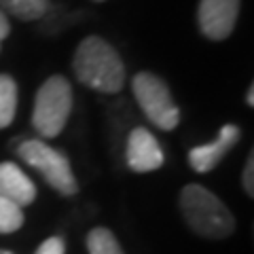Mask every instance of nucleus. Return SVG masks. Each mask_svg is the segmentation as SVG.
I'll use <instances>...</instances> for the list:
<instances>
[{
	"label": "nucleus",
	"mask_w": 254,
	"mask_h": 254,
	"mask_svg": "<svg viewBox=\"0 0 254 254\" xmlns=\"http://www.w3.org/2000/svg\"><path fill=\"white\" fill-rule=\"evenodd\" d=\"M254 155L250 153L248 161H246V168H244V174H242V182H244V190L248 193L250 197L254 195Z\"/></svg>",
	"instance_id": "2eb2a0df"
},
{
	"label": "nucleus",
	"mask_w": 254,
	"mask_h": 254,
	"mask_svg": "<svg viewBox=\"0 0 254 254\" xmlns=\"http://www.w3.org/2000/svg\"><path fill=\"white\" fill-rule=\"evenodd\" d=\"M23 225V208L0 197V235L13 233Z\"/></svg>",
	"instance_id": "ddd939ff"
},
{
	"label": "nucleus",
	"mask_w": 254,
	"mask_h": 254,
	"mask_svg": "<svg viewBox=\"0 0 254 254\" xmlns=\"http://www.w3.org/2000/svg\"><path fill=\"white\" fill-rule=\"evenodd\" d=\"M87 252L89 254H123V248L110 229L98 227V229H91L89 235H87Z\"/></svg>",
	"instance_id": "f8f14e48"
},
{
	"label": "nucleus",
	"mask_w": 254,
	"mask_h": 254,
	"mask_svg": "<svg viewBox=\"0 0 254 254\" xmlns=\"http://www.w3.org/2000/svg\"><path fill=\"white\" fill-rule=\"evenodd\" d=\"M72 113V87L68 78L51 76L41 85L34 98L32 125L43 138H55L66 127Z\"/></svg>",
	"instance_id": "7ed1b4c3"
},
{
	"label": "nucleus",
	"mask_w": 254,
	"mask_h": 254,
	"mask_svg": "<svg viewBox=\"0 0 254 254\" xmlns=\"http://www.w3.org/2000/svg\"><path fill=\"white\" fill-rule=\"evenodd\" d=\"M125 161L129 165V170L138 174H146L161 168L165 161V155L153 133L144 129V127H136V129H131L129 138H127Z\"/></svg>",
	"instance_id": "0eeeda50"
},
{
	"label": "nucleus",
	"mask_w": 254,
	"mask_h": 254,
	"mask_svg": "<svg viewBox=\"0 0 254 254\" xmlns=\"http://www.w3.org/2000/svg\"><path fill=\"white\" fill-rule=\"evenodd\" d=\"M21 161H26L30 168H34L38 174H43L47 185L55 189L62 195H76L78 185L70 168L68 157L60 150L45 144L43 140H26L17 148Z\"/></svg>",
	"instance_id": "39448f33"
},
{
	"label": "nucleus",
	"mask_w": 254,
	"mask_h": 254,
	"mask_svg": "<svg viewBox=\"0 0 254 254\" xmlns=\"http://www.w3.org/2000/svg\"><path fill=\"white\" fill-rule=\"evenodd\" d=\"M180 210L187 225L208 240H225L233 233L235 218L231 210L201 185H187L180 193Z\"/></svg>",
	"instance_id": "f03ea898"
},
{
	"label": "nucleus",
	"mask_w": 254,
	"mask_h": 254,
	"mask_svg": "<svg viewBox=\"0 0 254 254\" xmlns=\"http://www.w3.org/2000/svg\"><path fill=\"white\" fill-rule=\"evenodd\" d=\"M242 138V129L237 125H225L218 133L216 140L208 142V144L195 146L189 150V163L197 174H208L212 172L216 165L225 159L231 148L240 142Z\"/></svg>",
	"instance_id": "6e6552de"
},
{
	"label": "nucleus",
	"mask_w": 254,
	"mask_h": 254,
	"mask_svg": "<svg viewBox=\"0 0 254 254\" xmlns=\"http://www.w3.org/2000/svg\"><path fill=\"white\" fill-rule=\"evenodd\" d=\"M240 15V0H201L197 21L201 32L212 41H225L231 36Z\"/></svg>",
	"instance_id": "423d86ee"
},
{
	"label": "nucleus",
	"mask_w": 254,
	"mask_h": 254,
	"mask_svg": "<svg viewBox=\"0 0 254 254\" xmlns=\"http://www.w3.org/2000/svg\"><path fill=\"white\" fill-rule=\"evenodd\" d=\"M0 197L23 208L36 199V187L19 165L6 161L0 163Z\"/></svg>",
	"instance_id": "1a4fd4ad"
},
{
	"label": "nucleus",
	"mask_w": 254,
	"mask_h": 254,
	"mask_svg": "<svg viewBox=\"0 0 254 254\" xmlns=\"http://www.w3.org/2000/svg\"><path fill=\"white\" fill-rule=\"evenodd\" d=\"M131 89L140 110L150 123L163 131L176 129L180 123V108L163 78L153 72H138L131 81Z\"/></svg>",
	"instance_id": "20e7f679"
},
{
	"label": "nucleus",
	"mask_w": 254,
	"mask_h": 254,
	"mask_svg": "<svg viewBox=\"0 0 254 254\" xmlns=\"http://www.w3.org/2000/svg\"><path fill=\"white\" fill-rule=\"evenodd\" d=\"M248 106H254V85H250V89H248Z\"/></svg>",
	"instance_id": "f3484780"
},
{
	"label": "nucleus",
	"mask_w": 254,
	"mask_h": 254,
	"mask_svg": "<svg viewBox=\"0 0 254 254\" xmlns=\"http://www.w3.org/2000/svg\"><path fill=\"white\" fill-rule=\"evenodd\" d=\"M49 9V0H0V11L15 15L21 21H34Z\"/></svg>",
	"instance_id": "9d476101"
},
{
	"label": "nucleus",
	"mask_w": 254,
	"mask_h": 254,
	"mask_svg": "<svg viewBox=\"0 0 254 254\" xmlns=\"http://www.w3.org/2000/svg\"><path fill=\"white\" fill-rule=\"evenodd\" d=\"M0 254H13L11 250H0Z\"/></svg>",
	"instance_id": "a211bd4d"
},
{
	"label": "nucleus",
	"mask_w": 254,
	"mask_h": 254,
	"mask_svg": "<svg viewBox=\"0 0 254 254\" xmlns=\"http://www.w3.org/2000/svg\"><path fill=\"white\" fill-rule=\"evenodd\" d=\"M72 70L83 85L102 93H119L125 85V66L113 45L100 36H87L76 47Z\"/></svg>",
	"instance_id": "f257e3e1"
},
{
	"label": "nucleus",
	"mask_w": 254,
	"mask_h": 254,
	"mask_svg": "<svg viewBox=\"0 0 254 254\" xmlns=\"http://www.w3.org/2000/svg\"><path fill=\"white\" fill-rule=\"evenodd\" d=\"M98 2H102V0H98Z\"/></svg>",
	"instance_id": "6ab92c4d"
},
{
	"label": "nucleus",
	"mask_w": 254,
	"mask_h": 254,
	"mask_svg": "<svg viewBox=\"0 0 254 254\" xmlns=\"http://www.w3.org/2000/svg\"><path fill=\"white\" fill-rule=\"evenodd\" d=\"M11 32V26H9V17H6V13L0 11V45H2V41L6 36H9Z\"/></svg>",
	"instance_id": "dca6fc26"
},
{
	"label": "nucleus",
	"mask_w": 254,
	"mask_h": 254,
	"mask_svg": "<svg viewBox=\"0 0 254 254\" xmlns=\"http://www.w3.org/2000/svg\"><path fill=\"white\" fill-rule=\"evenodd\" d=\"M17 110V83L9 74H0V129L9 127Z\"/></svg>",
	"instance_id": "9b49d317"
},
{
	"label": "nucleus",
	"mask_w": 254,
	"mask_h": 254,
	"mask_svg": "<svg viewBox=\"0 0 254 254\" xmlns=\"http://www.w3.org/2000/svg\"><path fill=\"white\" fill-rule=\"evenodd\" d=\"M66 246H64V240L60 235H53V237H47V240L38 246V250L34 254H64Z\"/></svg>",
	"instance_id": "4468645a"
}]
</instances>
